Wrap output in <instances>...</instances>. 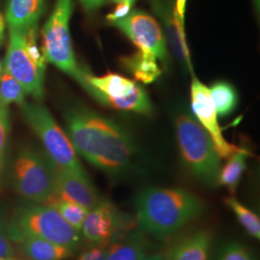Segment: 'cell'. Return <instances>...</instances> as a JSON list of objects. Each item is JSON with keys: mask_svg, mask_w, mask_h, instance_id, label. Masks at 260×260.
I'll return each instance as SVG.
<instances>
[{"mask_svg": "<svg viewBox=\"0 0 260 260\" xmlns=\"http://www.w3.org/2000/svg\"><path fill=\"white\" fill-rule=\"evenodd\" d=\"M67 130L75 151L107 175L118 177L133 167L136 145L117 122L77 109L67 116Z\"/></svg>", "mask_w": 260, "mask_h": 260, "instance_id": "obj_1", "label": "cell"}, {"mask_svg": "<svg viewBox=\"0 0 260 260\" xmlns=\"http://www.w3.org/2000/svg\"><path fill=\"white\" fill-rule=\"evenodd\" d=\"M138 229L154 238H166L200 217L205 209L197 196L182 188L148 187L134 200Z\"/></svg>", "mask_w": 260, "mask_h": 260, "instance_id": "obj_2", "label": "cell"}, {"mask_svg": "<svg viewBox=\"0 0 260 260\" xmlns=\"http://www.w3.org/2000/svg\"><path fill=\"white\" fill-rule=\"evenodd\" d=\"M9 34L3 70L19 81L25 93L40 100L44 95L46 58L38 47L37 26L9 28Z\"/></svg>", "mask_w": 260, "mask_h": 260, "instance_id": "obj_3", "label": "cell"}, {"mask_svg": "<svg viewBox=\"0 0 260 260\" xmlns=\"http://www.w3.org/2000/svg\"><path fill=\"white\" fill-rule=\"evenodd\" d=\"M11 238L30 235L55 243L76 251L82 237L60 213L50 205L32 204L18 207L9 222Z\"/></svg>", "mask_w": 260, "mask_h": 260, "instance_id": "obj_4", "label": "cell"}, {"mask_svg": "<svg viewBox=\"0 0 260 260\" xmlns=\"http://www.w3.org/2000/svg\"><path fill=\"white\" fill-rule=\"evenodd\" d=\"M176 129L181 157L189 171L207 185L217 184L221 157L208 133L189 113L177 117Z\"/></svg>", "mask_w": 260, "mask_h": 260, "instance_id": "obj_5", "label": "cell"}, {"mask_svg": "<svg viewBox=\"0 0 260 260\" xmlns=\"http://www.w3.org/2000/svg\"><path fill=\"white\" fill-rule=\"evenodd\" d=\"M73 0H56L54 9L43 28V53L46 60L71 75L85 88L86 75L76 63L70 34Z\"/></svg>", "mask_w": 260, "mask_h": 260, "instance_id": "obj_6", "label": "cell"}, {"mask_svg": "<svg viewBox=\"0 0 260 260\" xmlns=\"http://www.w3.org/2000/svg\"><path fill=\"white\" fill-rule=\"evenodd\" d=\"M12 182L19 195L36 204L55 196V166L32 149H20L12 165Z\"/></svg>", "mask_w": 260, "mask_h": 260, "instance_id": "obj_7", "label": "cell"}, {"mask_svg": "<svg viewBox=\"0 0 260 260\" xmlns=\"http://www.w3.org/2000/svg\"><path fill=\"white\" fill-rule=\"evenodd\" d=\"M21 106L25 120L42 141L54 166L86 175L71 140L47 108L38 103H24Z\"/></svg>", "mask_w": 260, "mask_h": 260, "instance_id": "obj_8", "label": "cell"}, {"mask_svg": "<svg viewBox=\"0 0 260 260\" xmlns=\"http://www.w3.org/2000/svg\"><path fill=\"white\" fill-rule=\"evenodd\" d=\"M85 89L98 101L115 109L147 115L152 112L145 89L121 75L108 74L98 77L87 74Z\"/></svg>", "mask_w": 260, "mask_h": 260, "instance_id": "obj_9", "label": "cell"}, {"mask_svg": "<svg viewBox=\"0 0 260 260\" xmlns=\"http://www.w3.org/2000/svg\"><path fill=\"white\" fill-rule=\"evenodd\" d=\"M132 222L125 214L120 212L115 205L103 200L89 210L84 221L81 233L84 238L95 245L107 246L125 232L131 231Z\"/></svg>", "mask_w": 260, "mask_h": 260, "instance_id": "obj_10", "label": "cell"}, {"mask_svg": "<svg viewBox=\"0 0 260 260\" xmlns=\"http://www.w3.org/2000/svg\"><path fill=\"white\" fill-rule=\"evenodd\" d=\"M137 46L140 50L150 52L165 61L167 59L166 40L157 21L144 11L132 10L121 18L111 21Z\"/></svg>", "mask_w": 260, "mask_h": 260, "instance_id": "obj_11", "label": "cell"}, {"mask_svg": "<svg viewBox=\"0 0 260 260\" xmlns=\"http://www.w3.org/2000/svg\"><path fill=\"white\" fill-rule=\"evenodd\" d=\"M191 102L196 118L210 136L219 156L228 159L238 151L239 148L223 138L209 89L198 79H194L192 83Z\"/></svg>", "mask_w": 260, "mask_h": 260, "instance_id": "obj_12", "label": "cell"}, {"mask_svg": "<svg viewBox=\"0 0 260 260\" xmlns=\"http://www.w3.org/2000/svg\"><path fill=\"white\" fill-rule=\"evenodd\" d=\"M55 197L82 205L89 210L103 199L87 175L55 167Z\"/></svg>", "mask_w": 260, "mask_h": 260, "instance_id": "obj_13", "label": "cell"}, {"mask_svg": "<svg viewBox=\"0 0 260 260\" xmlns=\"http://www.w3.org/2000/svg\"><path fill=\"white\" fill-rule=\"evenodd\" d=\"M152 5L155 14L164 24L165 36L173 49L174 54L178 60L185 63L188 68L192 70L189 49L186 44L184 18L177 14L171 2L152 0Z\"/></svg>", "mask_w": 260, "mask_h": 260, "instance_id": "obj_14", "label": "cell"}, {"mask_svg": "<svg viewBox=\"0 0 260 260\" xmlns=\"http://www.w3.org/2000/svg\"><path fill=\"white\" fill-rule=\"evenodd\" d=\"M12 240L29 260H66L75 253L65 246L30 235H16Z\"/></svg>", "mask_w": 260, "mask_h": 260, "instance_id": "obj_15", "label": "cell"}, {"mask_svg": "<svg viewBox=\"0 0 260 260\" xmlns=\"http://www.w3.org/2000/svg\"><path fill=\"white\" fill-rule=\"evenodd\" d=\"M149 250L148 235L139 229L131 230L109 244L105 260H142Z\"/></svg>", "mask_w": 260, "mask_h": 260, "instance_id": "obj_16", "label": "cell"}, {"mask_svg": "<svg viewBox=\"0 0 260 260\" xmlns=\"http://www.w3.org/2000/svg\"><path fill=\"white\" fill-rule=\"evenodd\" d=\"M212 236L208 231H198L177 243L165 260H209Z\"/></svg>", "mask_w": 260, "mask_h": 260, "instance_id": "obj_17", "label": "cell"}, {"mask_svg": "<svg viewBox=\"0 0 260 260\" xmlns=\"http://www.w3.org/2000/svg\"><path fill=\"white\" fill-rule=\"evenodd\" d=\"M44 10V0H10L6 13L9 28L26 30L38 26Z\"/></svg>", "mask_w": 260, "mask_h": 260, "instance_id": "obj_18", "label": "cell"}, {"mask_svg": "<svg viewBox=\"0 0 260 260\" xmlns=\"http://www.w3.org/2000/svg\"><path fill=\"white\" fill-rule=\"evenodd\" d=\"M124 65L135 78L144 83H150L161 75L157 57L145 50H140L132 57L124 59Z\"/></svg>", "mask_w": 260, "mask_h": 260, "instance_id": "obj_19", "label": "cell"}, {"mask_svg": "<svg viewBox=\"0 0 260 260\" xmlns=\"http://www.w3.org/2000/svg\"><path fill=\"white\" fill-rule=\"evenodd\" d=\"M250 155L248 149H239L230 158L226 164L221 168L217 178V184L226 187L232 193L236 191V188L241 180L242 175L247 167V158Z\"/></svg>", "mask_w": 260, "mask_h": 260, "instance_id": "obj_20", "label": "cell"}, {"mask_svg": "<svg viewBox=\"0 0 260 260\" xmlns=\"http://www.w3.org/2000/svg\"><path fill=\"white\" fill-rule=\"evenodd\" d=\"M209 93L217 115L226 116L235 109L237 105V93L231 84L224 81L216 82L210 87Z\"/></svg>", "mask_w": 260, "mask_h": 260, "instance_id": "obj_21", "label": "cell"}, {"mask_svg": "<svg viewBox=\"0 0 260 260\" xmlns=\"http://www.w3.org/2000/svg\"><path fill=\"white\" fill-rule=\"evenodd\" d=\"M225 205L236 216L238 222L243 229L254 239H260V220L258 215L253 212L249 207L241 204L234 197H230L224 200Z\"/></svg>", "mask_w": 260, "mask_h": 260, "instance_id": "obj_22", "label": "cell"}, {"mask_svg": "<svg viewBox=\"0 0 260 260\" xmlns=\"http://www.w3.org/2000/svg\"><path fill=\"white\" fill-rule=\"evenodd\" d=\"M46 205H50L55 208L75 230L77 232H81L84 221L89 213L88 208L73 202L61 200L55 196L49 202H47Z\"/></svg>", "mask_w": 260, "mask_h": 260, "instance_id": "obj_23", "label": "cell"}, {"mask_svg": "<svg viewBox=\"0 0 260 260\" xmlns=\"http://www.w3.org/2000/svg\"><path fill=\"white\" fill-rule=\"evenodd\" d=\"M25 94L19 81L3 70L0 77V102L7 106L11 103L22 105L25 103Z\"/></svg>", "mask_w": 260, "mask_h": 260, "instance_id": "obj_24", "label": "cell"}, {"mask_svg": "<svg viewBox=\"0 0 260 260\" xmlns=\"http://www.w3.org/2000/svg\"><path fill=\"white\" fill-rule=\"evenodd\" d=\"M10 121L8 106L0 102V185L5 167L6 149L9 139Z\"/></svg>", "mask_w": 260, "mask_h": 260, "instance_id": "obj_25", "label": "cell"}, {"mask_svg": "<svg viewBox=\"0 0 260 260\" xmlns=\"http://www.w3.org/2000/svg\"><path fill=\"white\" fill-rule=\"evenodd\" d=\"M214 260H256L254 255L240 242L231 241L219 250Z\"/></svg>", "mask_w": 260, "mask_h": 260, "instance_id": "obj_26", "label": "cell"}, {"mask_svg": "<svg viewBox=\"0 0 260 260\" xmlns=\"http://www.w3.org/2000/svg\"><path fill=\"white\" fill-rule=\"evenodd\" d=\"M14 254L15 248L10 236L9 222L0 210V257H13Z\"/></svg>", "mask_w": 260, "mask_h": 260, "instance_id": "obj_27", "label": "cell"}, {"mask_svg": "<svg viewBox=\"0 0 260 260\" xmlns=\"http://www.w3.org/2000/svg\"><path fill=\"white\" fill-rule=\"evenodd\" d=\"M108 247L96 245L93 248L84 251L78 260H105L107 255Z\"/></svg>", "mask_w": 260, "mask_h": 260, "instance_id": "obj_28", "label": "cell"}, {"mask_svg": "<svg viewBox=\"0 0 260 260\" xmlns=\"http://www.w3.org/2000/svg\"><path fill=\"white\" fill-rule=\"evenodd\" d=\"M80 1L84 8L89 12H93L94 10L99 9L105 2V0H80Z\"/></svg>", "mask_w": 260, "mask_h": 260, "instance_id": "obj_29", "label": "cell"}, {"mask_svg": "<svg viewBox=\"0 0 260 260\" xmlns=\"http://www.w3.org/2000/svg\"><path fill=\"white\" fill-rule=\"evenodd\" d=\"M186 1L187 0H176V5L174 6L176 12L182 18H184L185 14Z\"/></svg>", "mask_w": 260, "mask_h": 260, "instance_id": "obj_30", "label": "cell"}, {"mask_svg": "<svg viewBox=\"0 0 260 260\" xmlns=\"http://www.w3.org/2000/svg\"><path fill=\"white\" fill-rule=\"evenodd\" d=\"M110 1L116 3L117 6H121L127 10H131L135 3V0H110Z\"/></svg>", "mask_w": 260, "mask_h": 260, "instance_id": "obj_31", "label": "cell"}, {"mask_svg": "<svg viewBox=\"0 0 260 260\" xmlns=\"http://www.w3.org/2000/svg\"><path fill=\"white\" fill-rule=\"evenodd\" d=\"M142 260H165V255L162 253H151L145 256Z\"/></svg>", "mask_w": 260, "mask_h": 260, "instance_id": "obj_32", "label": "cell"}, {"mask_svg": "<svg viewBox=\"0 0 260 260\" xmlns=\"http://www.w3.org/2000/svg\"><path fill=\"white\" fill-rule=\"evenodd\" d=\"M4 29H5V20H4L2 14L0 13V45L2 43L3 37H4Z\"/></svg>", "mask_w": 260, "mask_h": 260, "instance_id": "obj_33", "label": "cell"}, {"mask_svg": "<svg viewBox=\"0 0 260 260\" xmlns=\"http://www.w3.org/2000/svg\"><path fill=\"white\" fill-rule=\"evenodd\" d=\"M0 260H17L14 259L13 257H0Z\"/></svg>", "mask_w": 260, "mask_h": 260, "instance_id": "obj_34", "label": "cell"}, {"mask_svg": "<svg viewBox=\"0 0 260 260\" xmlns=\"http://www.w3.org/2000/svg\"><path fill=\"white\" fill-rule=\"evenodd\" d=\"M2 71H3V67H2V64H1V61H0V77H1V75H2Z\"/></svg>", "mask_w": 260, "mask_h": 260, "instance_id": "obj_35", "label": "cell"}, {"mask_svg": "<svg viewBox=\"0 0 260 260\" xmlns=\"http://www.w3.org/2000/svg\"><path fill=\"white\" fill-rule=\"evenodd\" d=\"M151 1H152V0H151Z\"/></svg>", "mask_w": 260, "mask_h": 260, "instance_id": "obj_36", "label": "cell"}]
</instances>
